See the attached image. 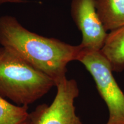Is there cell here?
<instances>
[{"label": "cell", "instance_id": "obj_1", "mask_svg": "<svg viewBox=\"0 0 124 124\" xmlns=\"http://www.w3.org/2000/svg\"><path fill=\"white\" fill-rule=\"evenodd\" d=\"M0 44L50 77L55 86L67 78V66L78 60L82 50L80 45L33 33L10 16L0 17Z\"/></svg>", "mask_w": 124, "mask_h": 124}, {"label": "cell", "instance_id": "obj_2", "mask_svg": "<svg viewBox=\"0 0 124 124\" xmlns=\"http://www.w3.org/2000/svg\"><path fill=\"white\" fill-rule=\"evenodd\" d=\"M55 82L15 52L0 47V96L18 106H28L47 94Z\"/></svg>", "mask_w": 124, "mask_h": 124}, {"label": "cell", "instance_id": "obj_3", "mask_svg": "<svg viewBox=\"0 0 124 124\" xmlns=\"http://www.w3.org/2000/svg\"><path fill=\"white\" fill-rule=\"evenodd\" d=\"M78 61L95 81L97 89L108 110L106 124H124V93L113 76L110 64L100 51L82 48Z\"/></svg>", "mask_w": 124, "mask_h": 124}, {"label": "cell", "instance_id": "obj_4", "mask_svg": "<svg viewBox=\"0 0 124 124\" xmlns=\"http://www.w3.org/2000/svg\"><path fill=\"white\" fill-rule=\"evenodd\" d=\"M55 87L52 103L39 105L31 113L32 124H83L76 113L75 101L79 94L77 81L66 78Z\"/></svg>", "mask_w": 124, "mask_h": 124}, {"label": "cell", "instance_id": "obj_5", "mask_svg": "<svg viewBox=\"0 0 124 124\" xmlns=\"http://www.w3.org/2000/svg\"><path fill=\"white\" fill-rule=\"evenodd\" d=\"M72 20L82 33V48L100 51L108 33L97 13L95 0H72L71 5Z\"/></svg>", "mask_w": 124, "mask_h": 124}, {"label": "cell", "instance_id": "obj_6", "mask_svg": "<svg viewBox=\"0 0 124 124\" xmlns=\"http://www.w3.org/2000/svg\"><path fill=\"white\" fill-rule=\"evenodd\" d=\"M101 51L115 72L124 70V26L110 31Z\"/></svg>", "mask_w": 124, "mask_h": 124}, {"label": "cell", "instance_id": "obj_7", "mask_svg": "<svg viewBox=\"0 0 124 124\" xmlns=\"http://www.w3.org/2000/svg\"><path fill=\"white\" fill-rule=\"evenodd\" d=\"M97 13L106 30L124 26V0H95Z\"/></svg>", "mask_w": 124, "mask_h": 124}, {"label": "cell", "instance_id": "obj_8", "mask_svg": "<svg viewBox=\"0 0 124 124\" xmlns=\"http://www.w3.org/2000/svg\"><path fill=\"white\" fill-rule=\"evenodd\" d=\"M0 124H32L28 106L15 105L0 96Z\"/></svg>", "mask_w": 124, "mask_h": 124}, {"label": "cell", "instance_id": "obj_9", "mask_svg": "<svg viewBox=\"0 0 124 124\" xmlns=\"http://www.w3.org/2000/svg\"><path fill=\"white\" fill-rule=\"evenodd\" d=\"M24 2H27V1H25V0H0V5L5 4H8V3H15V4H18V3Z\"/></svg>", "mask_w": 124, "mask_h": 124}, {"label": "cell", "instance_id": "obj_10", "mask_svg": "<svg viewBox=\"0 0 124 124\" xmlns=\"http://www.w3.org/2000/svg\"></svg>", "mask_w": 124, "mask_h": 124}]
</instances>
